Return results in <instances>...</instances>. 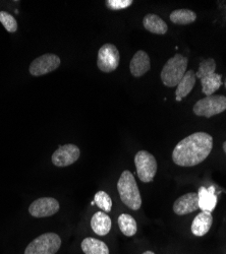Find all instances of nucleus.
<instances>
[{"label": "nucleus", "instance_id": "nucleus-1", "mask_svg": "<svg viewBox=\"0 0 226 254\" xmlns=\"http://www.w3.org/2000/svg\"><path fill=\"white\" fill-rule=\"evenodd\" d=\"M213 137L206 132H196L180 140L172 152L174 164L180 167H194L211 154Z\"/></svg>", "mask_w": 226, "mask_h": 254}, {"label": "nucleus", "instance_id": "nucleus-2", "mask_svg": "<svg viewBox=\"0 0 226 254\" xmlns=\"http://www.w3.org/2000/svg\"><path fill=\"white\" fill-rule=\"evenodd\" d=\"M117 190L121 201L133 210L140 209L142 197L134 175L130 171H123L117 182Z\"/></svg>", "mask_w": 226, "mask_h": 254}, {"label": "nucleus", "instance_id": "nucleus-3", "mask_svg": "<svg viewBox=\"0 0 226 254\" xmlns=\"http://www.w3.org/2000/svg\"><path fill=\"white\" fill-rule=\"evenodd\" d=\"M189 60L181 54H175L171 57L165 65L163 66L161 71V80L168 88L177 87V84L181 80L187 72Z\"/></svg>", "mask_w": 226, "mask_h": 254}, {"label": "nucleus", "instance_id": "nucleus-4", "mask_svg": "<svg viewBox=\"0 0 226 254\" xmlns=\"http://www.w3.org/2000/svg\"><path fill=\"white\" fill-rule=\"evenodd\" d=\"M61 246L60 237L55 233H45L34 239L26 248L25 254H55Z\"/></svg>", "mask_w": 226, "mask_h": 254}, {"label": "nucleus", "instance_id": "nucleus-5", "mask_svg": "<svg viewBox=\"0 0 226 254\" xmlns=\"http://www.w3.org/2000/svg\"><path fill=\"white\" fill-rule=\"evenodd\" d=\"M226 110V97L212 95L198 101L194 106V113L197 116L210 118Z\"/></svg>", "mask_w": 226, "mask_h": 254}, {"label": "nucleus", "instance_id": "nucleus-6", "mask_svg": "<svg viewBox=\"0 0 226 254\" xmlns=\"http://www.w3.org/2000/svg\"><path fill=\"white\" fill-rule=\"evenodd\" d=\"M137 173L142 182H151L157 172V162L154 156L146 151H140L135 157Z\"/></svg>", "mask_w": 226, "mask_h": 254}, {"label": "nucleus", "instance_id": "nucleus-7", "mask_svg": "<svg viewBox=\"0 0 226 254\" xmlns=\"http://www.w3.org/2000/svg\"><path fill=\"white\" fill-rule=\"evenodd\" d=\"M120 61V54L116 46L113 44L107 43L104 44L99 49L98 58H97V66L98 68L105 73L114 71Z\"/></svg>", "mask_w": 226, "mask_h": 254}, {"label": "nucleus", "instance_id": "nucleus-8", "mask_svg": "<svg viewBox=\"0 0 226 254\" xmlns=\"http://www.w3.org/2000/svg\"><path fill=\"white\" fill-rule=\"evenodd\" d=\"M60 65V58L53 53H47L32 61L29 71L33 76H42L56 70Z\"/></svg>", "mask_w": 226, "mask_h": 254}, {"label": "nucleus", "instance_id": "nucleus-9", "mask_svg": "<svg viewBox=\"0 0 226 254\" xmlns=\"http://www.w3.org/2000/svg\"><path fill=\"white\" fill-rule=\"evenodd\" d=\"M80 156V151L75 144L60 145L52 155V163L56 167H68L75 163Z\"/></svg>", "mask_w": 226, "mask_h": 254}, {"label": "nucleus", "instance_id": "nucleus-10", "mask_svg": "<svg viewBox=\"0 0 226 254\" xmlns=\"http://www.w3.org/2000/svg\"><path fill=\"white\" fill-rule=\"evenodd\" d=\"M59 210V202L53 197L38 198L29 206V213L35 218H46Z\"/></svg>", "mask_w": 226, "mask_h": 254}, {"label": "nucleus", "instance_id": "nucleus-11", "mask_svg": "<svg viewBox=\"0 0 226 254\" xmlns=\"http://www.w3.org/2000/svg\"><path fill=\"white\" fill-rule=\"evenodd\" d=\"M197 209H199V196L195 192L181 195L173 203V211L177 216L189 215Z\"/></svg>", "mask_w": 226, "mask_h": 254}, {"label": "nucleus", "instance_id": "nucleus-12", "mask_svg": "<svg viewBox=\"0 0 226 254\" xmlns=\"http://www.w3.org/2000/svg\"><path fill=\"white\" fill-rule=\"evenodd\" d=\"M151 68V62L149 55L143 50L136 52L133 56L130 64L131 73L135 77H141L144 74H146Z\"/></svg>", "mask_w": 226, "mask_h": 254}, {"label": "nucleus", "instance_id": "nucleus-13", "mask_svg": "<svg viewBox=\"0 0 226 254\" xmlns=\"http://www.w3.org/2000/svg\"><path fill=\"white\" fill-rule=\"evenodd\" d=\"M213 223V217L211 213L207 211H201L194 219L192 224V233L195 236L203 237L210 231Z\"/></svg>", "mask_w": 226, "mask_h": 254}, {"label": "nucleus", "instance_id": "nucleus-14", "mask_svg": "<svg viewBox=\"0 0 226 254\" xmlns=\"http://www.w3.org/2000/svg\"><path fill=\"white\" fill-rule=\"evenodd\" d=\"M199 208L202 211L212 213L217 204V196L215 194L214 187H200L199 192Z\"/></svg>", "mask_w": 226, "mask_h": 254}, {"label": "nucleus", "instance_id": "nucleus-15", "mask_svg": "<svg viewBox=\"0 0 226 254\" xmlns=\"http://www.w3.org/2000/svg\"><path fill=\"white\" fill-rule=\"evenodd\" d=\"M91 227L97 235L105 236L111 229V219L104 211H98L92 217Z\"/></svg>", "mask_w": 226, "mask_h": 254}, {"label": "nucleus", "instance_id": "nucleus-16", "mask_svg": "<svg viewBox=\"0 0 226 254\" xmlns=\"http://www.w3.org/2000/svg\"><path fill=\"white\" fill-rule=\"evenodd\" d=\"M196 84V73L194 70H187L186 74L181 78L179 83L177 84L175 99L180 102L183 98H186L194 89Z\"/></svg>", "mask_w": 226, "mask_h": 254}, {"label": "nucleus", "instance_id": "nucleus-17", "mask_svg": "<svg viewBox=\"0 0 226 254\" xmlns=\"http://www.w3.org/2000/svg\"><path fill=\"white\" fill-rule=\"evenodd\" d=\"M143 25L147 31L156 34V35H164L168 31L167 24L164 20L154 13L147 14L143 19Z\"/></svg>", "mask_w": 226, "mask_h": 254}, {"label": "nucleus", "instance_id": "nucleus-18", "mask_svg": "<svg viewBox=\"0 0 226 254\" xmlns=\"http://www.w3.org/2000/svg\"><path fill=\"white\" fill-rule=\"evenodd\" d=\"M222 76L218 73H213L207 76H204L201 78L202 83V91L203 93L208 96H212L216 91L219 90L222 84Z\"/></svg>", "mask_w": 226, "mask_h": 254}, {"label": "nucleus", "instance_id": "nucleus-19", "mask_svg": "<svg viewBox=\"0 0 226 254\" xmlns=\"http://www.w3.org/2000/svg\"><path fill=\"white\" fill-rule=\"evenodd\" d=\"M81 249L85 254H109L107 245L95 238H86L81 242Z\"/></svg>", "mask_w": 226, "mask_h": 254}, {"label": "nucleus", "instance_id": "nucleus-20", "mask_svg": "<svg viewBox=\"0 0 226 254\" xmlns=\"http://www.w3.org/2000/svg\"><path fill=\"white\" fill-rule=\"evenodd\" d=\"M169 18L175 25H190L197 19V14L191 9H176L170 13Z\"/></svg>", "mask_w": 226, "mask_h": 254}, {"label": "nucleus", "instance_id": "nucleus-21", "mask_svg": "<svg viewBox=\"0 0 226 254\" xmlns=\"http://www.w3.org/2000/svg\"><path fill=\"white\" fill-rule=\"evenodd\" d=\"M118 227L123 234L128 237L134 236L138 231L136 220L128 214H122L118 217Z\"/></svg>", "mask_w": 226, "mask_h": 254}, {"label": "nucleus", "instance_id": "nucleus-22", "mask_svg": "<svg viewBox=\"0 0 226 254\" xmlns=\"http://www.w3.org/2000/svg\"><path fill=\"white\" fill-rule=\"evenodd\" d=\"M215 69H216V62L214 59L209 58V59H205L203 61H201L200 65H199V69L196 73V77L198 78H202L204 76H207L210 74L215 73Z\"/></svg>", "mask_w": 226, "mask_h": 254}, {"label": "nucleus", "instance_id": "nucleus-23", "mask_svg": "<svg viewBox=\"0 0 226 254\" xmlns=\"http://www.w3.org/2000/svg\"><path fill=\"white\" fill-rule=\"evenodd\" d=\"M94 201L104 213H110L112 208V200L105 191H98L95 194Z\"/></svg>", "mask_w": 226, "mask_h": 254}, {"label": "nucleus", "instance_id": "nucleus-24", "mask_svg": "<svg viewBox=\"0 0 226 254\" xmlns=\"http://www.w3.org/2000/svg\"><path fill=\"white\" fill-rule=\"evenodd\" d=\"M0 23L8 33H15L17 31L16 19L7 11H0Z\"/></svg>", "mask_w": 226, "mask_h": 254}, {"label": "nucleus", "instance_id": "nucleus-25", "mask_svg": "<svg viewBox=\"0 0 226 254\" xmlns=\"http://www.w3.org/2000/svg\"><path fill=\"white\" fill-rule=\"evenodd\" d=\"M133 3V0H107L106 1V5L112 10H120L128 8Z\"/></svg>", "mask_w": 226, "mask_h": 254}, {"label": "nucleus", "instance_id": "nucleus-26", "mask_svg": "<svg viewBox=\"0 0 226 254\" xmlns=\"http://www.w3.org/2000/svg\"><path fill=\"white\" fill-rule=\"evenodd\" d=\"M223 151L226 154V141H224V143H223Z\"/></svg>", "mask_w": 226, "mask_h": 254}, {"label": "nucleus", "instance_id": "nucleus-27", "mask_svg": "<svg viewBox=\"0 0 226 254\" xmlns=\"http://www.w3.org/2000/svg\"><path fill=\"white\" fill-rule=\"evenodd\" d=\"M143 254H155V253L152 252V251H146V252H144Z\"/></svg>", "mask_w": 226, "mask_h": 254}, {"label": "nucleus", "instance_id": "nucleus-28", "mask_svg": "<svg viewBox=\"0 0 226 254\" xmlns=\"http://www.w3.org/2000/svg\"><path fill=\"white\" fill-rule=\"evenodd\" d=\"M225 88H226V79H225Z\"/></svg>", "mask_w": 226, "mask_h": 254}]
</instances>
